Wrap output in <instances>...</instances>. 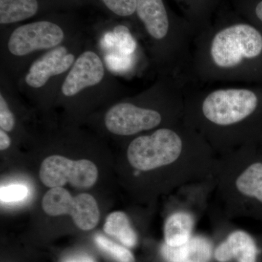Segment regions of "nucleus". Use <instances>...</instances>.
<instances>
[{"label": "nucleus", "mask_w": 262, "mask_h": 262, "mask_svg": "<svg viewBox=\"0 0 262 262\" xmlns=\"http://www.w3.org/2000/svg\"><path fill=\"white\" fill-rule=\"evenodd\" d=\"M1 32V72L15 82L33 61L83 33L71 16L50 14Z\"/></svg>", "instance_id": "f257e3e1"}, {"label": "nucleus", "mask_w": 262, "mask_h": 262, "mask_svg": "<svg viewBox=\"0 0 262 262\" xmlns=\"http://www.w3.org/2000/svg\"><path fill=\"white\" fill-rule=\"evenodd\" d=\"M117 89L102 54L88 41L63 80L56 104L69 107L113 102Z\"/></svg>", "instance_id": "f03ea898"}, {"label": "nucleus", "mask_w": 262, "mask_h": 262, "mask_svg": "<svg viewBox=\"0 0 262 262\" xmlns=\"http://www.w3.org/2000/svg\"><path fill=\"white\" fill-rule=\"evenodd\" d=\"M88 41L82 33L38 57L15 80L18 92L41 106L56 104L63 80Z\"/></svg>", "instance_id": "7ed1b4c3"}, {"label": "nucleus", "mask_w": 262, "mask_h": 262, "mask_svg": "<svg viewBox=\"0 0 262 262\" xmlns=\"http://www.w3.org/2000/svg\"><path fill=\"white\" fill-rule=\"evenodd\" d=\"M182 141L177 133L160 128L149 136H141L131 141L127 158L134 168L154 170L174 163L182 151Z\"/></svg>", "instance_id": "20e7f679"}, {"label": "nucleus", "mask_w": 262, "mask_h": 262, "mask_svg": "<svg viewBox=\"0 0 262 262\" xmlns=\"http://www.w3.org/2000/svg\"><path fill=\"white\" fill-rule=\"evenodd\" d=\"M261 51V34L248 24H236L224 29L212 42L213 61L225 68L238 65L244 58H255Z\"/></svg>", "instance_id": "39448f33"}, {"label": "nucleus", "mask_w": 262, "mask_h": 262, "mask_svg": "<svg viewBox=\"0 0 262 262\" xmlns=\"http://www.w3.org/2000/svg\"><path fill=\"white\" fill-rule=\"evenodd\" d=\"M257 103L256 94L248 90H220L206 98L203 113L208 120L216 125H232L251 115Z\"/></svg>", "instance_id": "423d86ee"}, {"label": "nucleus", "mask_w": 262, "mask_h": 262, "mask_svg": "<svg viewBox=\"0 0 262 262\" xmlns=\"http://www.w3.org/2000/svg\"><path fill=\"white\" fill-rule=\"evenodd\" d=\"M42 209L47 214L56 216L70 215L77 227L91 230L98 225L99 208L94 196L80 194L72 196L62 187L51 188L42 199Z\"/></svg>", "instance_id": "0eeeda50"}, {"label": "nucleus", "mask_w": 262, "mask_h": 262, "mask_svg": "<svg viewBox=\"0 0 262 262\" xmlns=\"http://www.w3.org/2000/svg\"><path fill=\"white\" fill-rule=\"evenodd\" d=\"M39 178L48 187H62L70 182L73 187L88 189L97 181L98 169L90 160H72L61 155H51L43 160Z\"/></svg>", "instance_id": "6e6552de"}, {"label": "nucleus", "mask_w": 262, "mask_h": 262, "mask_svg": "<svg viewBox=\"0 0 262 262\" xmlns=\"http://www.w3.org/2000/svg\"><path fill=\"white\" fill-rule=\"evenodd\" d=\"M159 112L141 107L127 101H113L103 116L105 127L110 134L120 136L135 135L151 130L161 123Z\"/></svg>", "instance_id": "1a4fd4ad"}, {"label": "nucleus", "mask_w": 262, "mask_h": 262, "mask_svg": "<svg viewBox=\"0 0 262 262\" xmlns=\"http://www.w3.org/2000/svg\"><path fill=\"white\" fill-rule=\"evenodd\" d=\"M74 4H78V0H0V24L2 27L14 25L51 11L54 8Z\"/></svg>", "instance_id": "9d476101"}, {"label": "nucleus", "mask_w": 262, "mask_h": 262, "mask_svg": "<svg viewBox=\"0 0 262 262\" xmlns=\"http://www.w3.org/2000/svg\"><path fill=\"white\" fill-rule=\"evenodd\" d=\"M136 13L150 37L156 40L166 37L169 20L163 0H137Z\"/></svg>", "instance_id": "9b49d317"}, {"label": "nucleus", "mask_w": 262, "mask_h": 262, "mask_svg": "<svg viewBox=\"0 0 262 262\" xmlns=\"http://www.w3.org/2000/svg\"><path fill=\"white\" fill-rule=\"evenodd\" d=\"M257 248L252 237L243 231L229 234L223 244L215 249V259L227 262L235 258L238 262H256Z\"/></svg>", "instance_id": "f8f14e48"}, {"label": "nucleus", "mask_w": 262, "mask_h": 262, "mask_svg": "<svg viewBox=\"0 0 262 262\" xmlns=\"http://www.w3.org/2000/svg\"><path fill=\"white\" fill-rule=\"evenodd\" d=\"M194 226L192 215L185 212H178L167 219L164 228L165 244L170 246H180L191 238Z\"/></svg>", "instance_id": "ddd939ff"}, {"label": "nucleus", "mask_w": 262, "mask_h": 262, "mask_svg": "<svg viewBox=\"0 0 262 262\" xmlns=\"http://www.w3.org/2000/svg\"><path fill=\"white\" fill-rule=\"evenodd\" d=\"M103 231L127 247H134L137 243L136 232L131 227L128 217L123 212L110 213L103 225Z\"/></svg>", "instance_id": "4468645a"}, {"label": "nucleus", "mask_w": 262, "mask_h": 262, "mask_svg": "<svg viewBox=\"0 0 262 262\" xmlns=\"http://www.w3.org/2000/svg\"><path fill=\"white\" fill-rule=\"evenodd\" d=\"M236 187L241 194L262 203V163L249 165L237 177Z\"/></svg>", "instance_id": "2eb2a0df"}, {"label": "nucleus", "mask_w": 262, "mask_h": 262, "mask_svg": "<svg viewBox=\"0 0 262 262\" xmlns=\"http://www.w3.org/2000/svg\"><path fill=\"white\" fill-rule=\"evenodd\" d=\"M211 246L203 237H194L183 245L182 262H209L211 257Z\"/></svg>", "instance_id": "dca6fc26"}, {"label": "nucleus", "mask_w": 262, "mask_h": 262, "mask_svg": "<svg viewBox=\"0 0 262 262\" xmlns=\"http://www.w3.org/2000/svg\"><path fill=\"white\" fill-rule=\"evenodd\" d=\"M114 16L125 18L136 13L137 0H94Z\"/></svg>", "instance_id": "f3484780"}, {"label": "nucleus", "mask_w": 262, "mask_h": 262, "mask_svg": "<svg viewBox=\"0 0 262 262\" xmlns=\"http://www.w3.org/2000/svg\"><path fill=\"white\" fill-rule=\"evenodd\" d=\"M95 241L98 247L113 256L117 261L135 262V258L129 250L115 244L106 237L102 235H97Z\"/></svg>", "instance_id": "a211bd4d"}, {"label": "nucleus", "mask_w": 262, "mask_h": 262, "mask_svg": "<svg viewBox=\"0 0 262 262\" xmlns=\"http://www.w3.org/2000/svg\"><path fill=\"white\" fill-rule=\"evenodd\" d=\"M29 190L26 186L21 184L1 187L0 198L2 203H14L23 201L28 195Z\"/></svg>", "instance_id": "6ab92c4d"}, {"label": "nucleus", "mask_w": 262, "mask_h": 262, "mask_svg": "<svg viewBox=\"0 0 262 262\" xmlns=\"http://www.w3.org/2000/svg\"><path fill=\"white\" fill-rule=\"evenodd\" d=\"M119 49L125 55H130L136 50V44L128 29L123 26L117 27L115 31Z\"/></svg>", "instance_id": "aec40b11"}, {"label": "nucleus", "mask_w": 262, "mask_h": 262, "mask_svg": "<svg viewBox=\"0 0 262 262\" xmlns=\"http://www.w3.org/2000/svg\"><path fill=\"white\" fill-rule=\"evenodd\" d=\"M11 139L5 130L0 129V150L4 151L11 145Z\"/></svg>", "instance_id": "412c9836"}, {"label": "nucleus", "mask_w": 262, "mask_h": 262, "mask_svg": "<svg viewBox=\"0 0 262 262\" xmlns=\"http://www.w3.org/2000/svg\"><path fill=\"white\" fill-rule=\"evenodd\" d=\"M67 262H94V261L89 256H80V257L72 258Z\"/></svg>", "instance_id": "4be33fe9"}, {"label": "nucleus", "mask_w": 262, "mask_h": 262, "mask_svg": "<svg viewBox=\"0 0 262 262\" xmlns=\"http://www.w3.org/2000/svg\"><path fill=\"white\" fill-rule=\"evenodd\" d=\"M256 14L258 19L262 21V1L260 2L256 8Z\"/></svg>", "instance_id": "5701e85b"}]
</instances>
